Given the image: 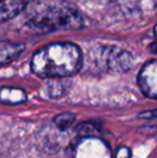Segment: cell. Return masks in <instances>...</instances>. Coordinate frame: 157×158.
Wrapping results in <instances>:
<instances>
[{
	"label": "cell",
	"instance_id": "1",
	"mask_svg": "<svg viewBox=\"0 0 157 158\" xmlns=\"http://www.w3.org/2000/svg\"><path fill=\"white\" fill-rule=\"evenodd\" d=\"M83 64V55L76 44L54 42L37 51L31 58V70L45 79H59L76 74Z\"/></svg>",
	"mask_w": 157,
	"mask_h": 158
},
{
	"label": "cell",
	"instance_id": "2",
	"mask_svg": "<svg viewBox=\"0 0 157 158\" xmlns=\"http://www.w3.org/2000/svg\"><path fill=\"white\" fill-rule=\"evenodd\" d=\"M26 15L34 26L45 30H76L84 25L83 17L63 0H31Z\"/></svg>",
	"mask_w": 157,
	"mask_h": 158
},
{
	"label": "cell",
	"instance_id": "3",
	"mask_svg": "<svg viewBox=\"0 0 157 158\" xmlns=\"http://www.w3.org/2000/svg\"><path fill=\"white\" fill-rule=\"evenodd\" d=\"M98 60L113 72H126L134 67V56L128 51L115 45L102 46L98 51Z\"/></svg>",
	"mask_w": 157,
	"mask_h": 158
},
{
	"label": "cell",
	"instance_id": "4",
	"mask_svg": "<svg viewBox=\"0 0 157 158\" xmlns=\"http://www.w3.org/2000/svg\"><path fill=\"white\" fill-rule=\"evenodd\" d=\"M73 158H112L110 148L97 137H82L73 145Z\"/></svg>",
	"mask_w": 157,
	"mask_h": 158
},
{
	"label": "cell",
	"instance_id": "5",
	"mask_svg": "<svg viewBox=\"0 0 157 158\" xmlns=\"http://www.w3.org/2000/svg\"><path fill=\"white\" fill-rule=\"evenodd\" d=\"M138 84L147 97L157 99V60L147 61L138 74Z\"/></svg>",
	"mask_w": 157,
	"mask_h": 158
},
{
	"label": "cell",
	"instance_id": "6",
	"mask_svg": "<svg viewBox=\"0 0 157 158\" xmlns=\"http://www.w3.org/2000/svg\"><path fill=\"white\" fill-rule=\"evenodd\" d=\"M25 8L24 0H0V23L14 19Z\"/></svg>",
	"mask_w": 157,
	"mask_h": 158
},
{
	"label": "cell",
	"instance_id": "7",
	"mask_svg": "<svg viewBox=\"0 0 157 158\" xmlns=\"http://www.w3.org/2000/svg\"><path fill=\"white\" fill-rule=\"evenodd\" d=\"M25 50L23 44L0 41V68L10 64L19 56Z\"/></svg>",
	"mask_w": 157,
	"mask_h": 158
},
{
	"label": "cell",
	"instance_id": "8",
	"mask_svg": "<svg viewBox=\"0 0 157 158\" xmlns=\"http://www.w3.org/2000/svg\"><path fill=\"white\" fill-rule=\"evenodd\" d=\"M27 100L26 92L21 88L2 87L0 88V102L6 104H19Z\"/></svg>",
	"mask_w": 157,
	"mask_h": 158
},
{
	"label": "cell",
	"instance_id": "9",
	"mask_svg": "<svg viewBox=\"0 0 157 158\" xmlns=\"http://www.w3.org/2000/svg\"><path fill=\"white\" fill-rule=\"evenodd\" d=\"M76 115L72 113H61V114L57 115L54 118L55 125L58 127L60 130L65 131L68 130L76 122Z\"/></svg>",
	"mask_w": 157,
	"mask_h": 158
},
{
	"label": "cell",
	"instance_id": "10",
	"mask_svg": "<svg viewBox=\"0 0 157 158\" xmlns=\"http://www.w3.org/2000/svg\"><path fill=\"white\" fill-rule=\"evenodd\" d=\"M76 132L80 135L81 137H96L98 135L99 130L98 127L92 122H86L82 123L76 127Z\"/></svg>",
	"mask_w": 157,
	"mask_h": 158
},
{
	"label": "cell",
	"instance_id": "11",
	"mask_svg": "<svg viewBox=\"0 0 157 158\" xmlns=\"http://www.w3.org/2000/svg\"><path fill=\"white\" fill-rule=\"evenodd\" d=\"M48 94H50L51 97H60V96L64 95L65 93V88H64V84L61 82L55 81L52 82V83L48 84Z\"/></svg>",
	"mask_w": 157,
	"mask_h": 158
},
{
	"label": "cell",
	"instance_id": "12",
	"mask_svg": "<svg viewBox=\"0 0 157 158\" xmlns=\"http://www.w3.org/2000/svg\"><path fill=\"white\" fill-rule=\"evenodd\" d=\"M115 158H131V152L127 146H119L115 153Z\"/></svg>",
	"mask_w": 157,
	"mask_h": 158
},
{
	"label": "cell",
	"instance_id": "13",
	"mask_svg": "<svg viewBox=\"0 0 157 158\" xmlns=\"http://www.w3.org/2000/svg\"><path fill=\"white\" fill-rule=\"evenodd\" d=\"M139 116L142 117V118H155V117H157V109L156 110H153V111L143 112V113H141Z\"/></svg>",
	"mask_w": 157,
	"mask_h": 158
},
{
	"label": "cell",
	"instance_id": "14",
	"mask_svg": "<svg viewBox=\"0 0 157 158\" xmlns=\"http://www.w3.org/2000/svg\"><path fill=\"white\" fill-rule=\"evenodd\" d=\"M149 51L151 53H153V54H157V41L155 42H152L151 44L149 45Z\"/></svg>",
	"mask_w": 157,
	"mask_h": 158
},
{
	"label": "cell",
	"instance_id": "15",
	"mask_svg": "<svg viewBox=\"0 0 157 158\" xmlns=\"http://www.w3.org/2000/svg\"><path fill=\"white\" fill-rule=\"evenodd\" d=\"M154 33H155L156 38H157V24L155 25V27H154Z\"/></svg>",
	"mask_w": 157,
	"mask_h": 158
}]
</instances>
